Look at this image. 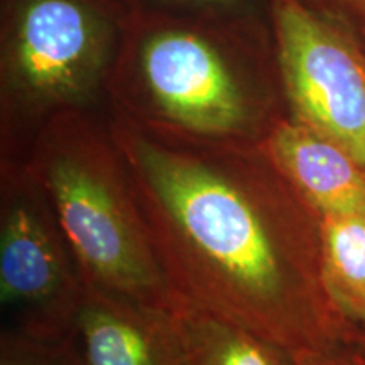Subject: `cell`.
I'll return each mask as SVG.
<instances>
[{"label": "cell", "mask_w": 365, "mask_h": 365, "mask_svg": "<svg viewBox=\"0 0 365 365\" xmlns=\"http://www.w3.org/2000/svg\"><path fill=\"white\" fill-rule=\"evenodd\" d=\"M125 158L168 281L186 309L296 350L357 345L322 277L319 217L272 182L135 137Z\"/></svg>", "instance_id": "6da1fadb"}, {"label": "cell", "mask_w": 365, "mask_h": 365, "mask_svg": "<svg viewBox=\"0 0 365 365\" xmlns=\"http://www.w3.org/2000/svg\"><path fill=\"white\" fill-rule=\"evenodd\" d=\"M41 185L86 287L161 312H186L163 271L143 210L107 158L59 145L43 159Z\"/></svg>", "instance_id": "7a4b0ae2"}, {"label": "cell", "mask_w": 365, "mask_h": 365, "mask_svg": "<svg viewBox=\"0 0 365 365\" xmlns=\"http://www.w3.org/2000/svg\"><path fill=\"white\" fill-rule=\"evenodd\" d=\"M277 49L296 120L365 171V49L301 0H272Z\"/></svg>", "instance_id": "3957f363"}, {"label": "cell", "mask_w": 365, "mask_h": 365, "mask_svg": "<svg viewBox=\"0 0 365 365\" xmlns=\"http://www.w3.org/2000/svg\"><path fill=\"white\" fill-rule=\"evenodd\" d=\"M86 282L54 210L14 195L0 223L2 330L66 339L73 335Z\"/></svg>", "instance_id": "277c9868"}, {"label": "cell", "mask_w": 365, "mask_h": 365, "mask_svg": "<svg viewBox=\"0 0 365 365\" xmlns=\"http://www.w3.org/2000/svg\"><path fill=\"white\" fill-rule=\"evenodd\" d=\"M145 81L161 110L202 135L234 134L247 120L244 97L215 49L198 36L168 31L143 49Z\"/></svg>", "instance_id": "5b68a950"}, {"label": "cell", "mask_w": 365, "mask_h": 365, "mask_svg": "<svg viewBox=\"0 0 365 365\" xmlns=\"http://www.w3.org/2000/svg\"><path fill=\"white\" fill-rule=\"evenodd\" d=\"M102 44L100 22L78 0H29L17 26V71L38 95L70 97L93 78Z\"/></svg>", "instance_id": "8992f818"}, {"label": "cell", "mask_w": 365, "mask_h": 365, "mask_svg": "<svg viewBox=\"0 0 365 365\" xmlns=\"http://www.w3.org/2000/svg\"><path fill=\"white\" fill-rule=\"evenodd\" d=\"M180 314L86 287L73 339L83 365H190Z\"/></svg>", "instance_id": "52a82bcc"}, {"label": "cell", "mask_w": 365, "mask_h": 365, "mask_svg": "<svg viewBox=\"0 0 365 365\" xmlns=\"http://www.w3.org/2000/svg\"><path fill=\"white\" fill-rule=\"evenodd\" d=\"M272 168L322 217H365V171L344 149L298 120L281 122L264 144Z\"/></svg>", "instance_id": "ba28073f"}, {"label": "cell", "mask_w": 365, "mask_h": 365, "mask_svg": "<svg viewBox=\"0 0 365 365\" xmlns=\"http://www.w3.org/2000/svg\"><path fill=\"white\" fill-rule=\"evenodd\" d=\"M319 235L328 299L365 349V217H322Z\"/></svg>", "instance_id": "9c48e42d"}, {"label": "cell", "mask_w": 365, "mask_h": 365, "mask_svg": "<svg viewBox=\"0 0 365 365\" xmlns=\"http://www.w3.org/2000/svg\"><path fill=\"white\" fill-rule=\"evenodd\" d=\"M180 323L190 365H294L291 350L210 314L186 309Z\"/></svg>", "instance_id": "30bf717a"}, {"label": "cell", "mask_w": 365, "mask_h": 365, "mask_svg": "<svg viewBox=\"0 0 365 365\" xmlns=\"http://www.w3.org/2000/svg\"><path fill=\"white\" fill-rule=\"evenodd\" d=\"M0 365H83V362L73 335L66 339H38L2 330Z\"/></svg>", "instance_id": "8fae6325"}, {"label": "cell", "mask_w": 365, "mask_h": 365, "mask_svg": "<svg viewBox=\"0 0 365 365\" xmlns=\"http://www.w3.org/2000/svg\"><path fill=\"white\" fill-rule=\"evenodd\" d=\"M294 365H365V354L355 345H335L293 352Z\"/></svg>", "instance_id": "7c38bea8"}, {"label": "cell", "mask_w": 365, "mask_h": 365, "mask_svg": "<svg viewBox=\"0 0 365 365\" xmlns=\"http://www.w3.org/2000/svg\"><path fill=\"white\" fill-rule=\"evenodd\" d=\"M335 2H339L346 9H350V11H352L365 26V0H335Z\"/></svg>", "instance_id": "4fadbf2b"}, {"label": "cell", "mask_w": 365, "mask_h": 365, "mask_svg": "<svg viewBox=\"0 0 365 365\" xmlns=\"http://www.w3.org/2000/svg\"><path fill=\"white\" fill-rule=\"evenodd\" d=\"M362 350H364V354H365V349H362Z\"/></svg>", "instance_id": "5bb4252c"}]
</instances>
